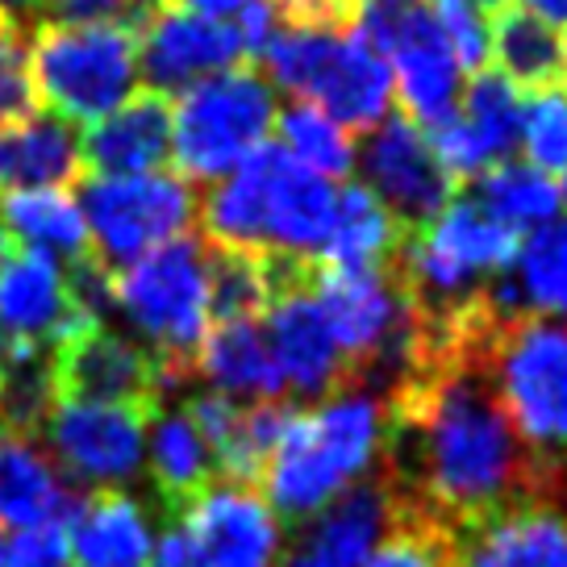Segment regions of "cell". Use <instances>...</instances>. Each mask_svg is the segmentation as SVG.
<instances>
[{
    "mask_svg": "<svg viewBox=\"0 0 567 567\" xmlns=\"http://www.w3.org/2000/svg\"><path fill=\"white\" fill-rule=\"evenodd\" d=\"M338 184L297 163L280 142H264L226 179L196 196L205 243L318 259L330 234Z\"/></svg>",
    "mask_w": 567,
    "mask_h": 567,
    "instance_id": "1",
    "label": "cell"
},
{
    "mask_svg": "<svg viewBox=\"0 0 567 567\" xmlns=\"http://www.w3.org/2000/svg\"><path fill=\"white\" fill-rule=\"evenodd\" d=\"M380 451V401L372 392H338L321 405L292 409L264 467V501L284 526H305L354 480L372 472Z\"/></svg>",
    "mask_w": 567,
    "mask_h": 567,
    "instance_id": "2",
    "label": "cell"
},
{
    "mask_svg": "<svg viewBox=\"0 0 567 567\" xmlns=\"http://www.w3.org/2000/svg\"><path fill=\"white\" fill-rule=\"evenodd\" d=\"M113 309H122L155 354L167 389H184L196 375V351L209 334V271L196 234L172 238L113 267Z\"/></svg>",
    "mask_w": 567,
    "mask_h": 567,
    "instance_id": "3",
    "label": "cell"
},
{
    "mask_svg": "<svg viewBox=\"0 0 567 567\" xmlns=\"http://www.w3.org/2000/svg\"><path fill=\"white\" fill-rule=\"evenodd\" d=\"M267 84L321 109L347 134H372L389 117L392 68L380 54L334 25H284L264 51Z\"/></svg>",
    "mask_w": 567,
    "mask_h": 567,
    "instance_id": "4",
    "label": "cell"
},
{
    "mask_svg": "<svg viewBox=\"0 0 567 567\" xmlns=\"http://www.w3.org/2000/svg\"><path fill=\"white\" fill-rule=\"evenodd\" d=\"M276 113H280L276 92L264 71L250 63H238L179 92L172 101L176 176L193 188H209L217 179H226L250 151L271 142Z\"/></svg>",
    "mask_w": 567,
    "mask_h": 567,
    "instance_id": "5",
    "label": "cell"
},
{
    "mask_svg": "<svg viewBox=\"0 0 567 567\" xmlns=\"http://www.w3.org/2000/svg\"><path fill=\"white\" fill-rule=\"evenodd\" d=\"M30 71L38 105L68 125H96L138 80V30L130 25H34Z\"/></svg>",
    "mask_w": 567,
    "mask_h": 567,
    "instance_id": "6",
    "label": "cell"
},
{
    "mask_svg": "<svg viewBox=\"0 0 567 567\" xmlns=\"http://www.w3.org/2000/svg\"><path fill=\"white\" fill-rule=\"evenodd\" d=\"M488 372L501 405L534 455L564 467L567 455V326L522 313L488 334Z\"/></svg>",
    "mask_w": 567,
    "mask_h": 567,
    "instance_id": "7",
    "label": "cell"
},
{
    "mask_svg": "<svg viewBox=\"0 0 567 567\" xmlns=\"http://www.w3.org/2000/svg\"><path fill=\"white\" fill-rule=\"evenodd\" d=\"M80 213L96 255L109 267H125L146 250L188 234L196 221V188L184 184L176 172L84 176Z\"/></svg>",
    "mask_w": 567,
    "mask_h": 567,
    "instance_id": "8",
    "label": "cell"
},
{
    "mask_svg": "<svg viewBox=\"0 0 567 567\" xmlns=\"http://www.w3.org/2000/svg\"><path fill=\"white\" fill-rule=\"evenodd\" d=\"M159 413V409H155ZM155 413L125 405L59 401L42 425L47 455L63 480L92 488H122L146 467V425Z\"/></svg>",
    "mask_w": 567,
    "mask_h": 567,
    "instance_id": "9",
    "label": "cell"
},
{
    "mask_svg": "<svg viewBox=\"0 0 567 567\" xmlns=\"http://www.w3.org/2000/svg\"><path fill=\"white\" fill-rule=\"evenodd\" d=\"M54 389L59 401L125 405L155 413L163 409L167 380L155 354L134 338L109 330L105 321H84L63 342H54Z\"/></svg>",
    "mask_w": 567,
    "mask_h": 567,
    "instance_id": "10",
    "label": "cell"
},
{
    "mask_svg": "<svg viewBox=\"0 0 567 567\" xmlns=\"http://www.w3.org/2000/svg\"><path fill=\"white\" fill-rule=\"evenodd\" d=\"M363 188L396 217L405 234L430 226L455 196V179L434 159L430 142L409 117H384L363 151Z\"/></svg>",
    "mask_w": 567,
    "mask_h": 567,
    "instance_id": "11",
    "label": "cell"
},
{
    "mask_svg": "<svg viewBox=\"0 0 567 567\" xmlns=\"http://www.w3.org/2000/svg\"><path fill=\"white\" fill-rule=\"evenodd\" d=\"M243 63V47L234 25L213 18H196L184 9L159 4L155 13H146L138 30V71L146 89L172 96L188 92L193 84L221 75Z\"/></svg>",
    "mask_w": 567,
    "mask_h": 567,
    "instance_id": "12",
    "label": "cell"
},
{
    "mask_svg": "<svg viewBox=\"0 0 567 567\" xmlns=\"http://www.w3.org/2000/svg\"><path fill=\"white\" fill-rule=\"evenodd\" d=\"M313 280V276H309ZM267 342L280 363L284 392L301 396L305 405H321L338 392H351V375H347V359L338 351L330 326L321 318L318 301L309 292V284L284 292L267 305Z\"/></svg>",
    "mask_w": 567,
    "mask_h": 567,
    "instance_id": "13",
    "label": "cell"
},
{
    "mask_svg": "<svg viewBox=\"0 0 567 567\" xmlns=\"http://www.w3.org/2000/svg\"><path fill=\"white\" fill-rule=\"evenodd\" d=\"M176 522L205 550L209 567H267L280 550V522L247 484L213 480Z\"/></svg>",
    "mask_w": 567,
    "mask_h": 567,
    "instance_id": "14",
    "label": "cell"
},
{
    "mask_svg": "<svg viewBox=\"0 0 567 567\" xmlns=\"http://www.w3.org/2000/svg\"><path fill=\"white\" fill-rule=\"evenodd\" d=\"M84 176H146L172 159V96L130 92L80 138Z\"/></svg>",
    "mask_w": 567,
    "mask_h": 567,
    "instance_id": "15",
    "label": "cell"
},
{
    "mask_svg": "<svg viewBox=\"0 0 567 567\" xmlns=\"http://www.w3.org/2000/svg\"><path fill=\"white\" fill-rule=\"evenodd\" d=\"M84 321L92 318L71 301L63 264L42 250H18V259L0 276V330L21 342L54 347Z\"/></svg>",
    "mask_w": 567,
    "mask_h": 567,
    "instance_id": "16",
    "label": "cell"
},
{
    "mask_svg": "<svg viewBox=\"0 0 567 567\" xmlns=\"http://www.w3.org/2000/svg\"><path fill=\"white\" fill-rule=\"evenodd\" d=\"M389 526V493L380 476L354 480L321 514L305 522L301 538L288 547V567H363Z\"/></svg>",
    "mask_w": 567,
    "mask_h": 567,
    "instance_id": "17",
    "label": "cell"
},
{
    "mask_svg": "<svg viewBox=\"0 0 567 567\" xmlns=\"http://www.w3.org/2000/svg\"><path fill=\"white\" fill-rule=\"evenodd\" d=\"M488 59L522 92H567V25L526 9L522 0H496L484 13Z\"/></svg>",
    "mask_w": 567,
    "mask_h": 567,
    "instance_id": "18",
    "label": "cell"
},
{
    "mask_svg": "<svg viewBox=\"0 0 567 567\" xmlns=\"http://www.w3.org/2000/svg\"><path fill=\"white\" fill-rule=\"evenodd\" d=\"M389 59L396 63L401 117H409L422 134H434L439 125H446L455 117L463 92V71L455 63V54H451V47H446L434 13L417 30H409L392 47Z\"/></svg>",
    "mask_w": 567,
    "mask_h": 567,
    "instance_id": "19",
    "label": "cell"
},
{
    "mask_svg": "<svg viewBox=\"0 0 567 567\" xmlns=\"http://www.w3.org/2000/svg\"><path fill=\"white\" fill-rule=\"evenodd\" d=\"M84 493H75L59 476L51 455L30 439L0 434V526L38 530V526H71Z\"/></svg>",
    "mask_w": 567,
    "mask_h": 567,
    "instance_id": "20",
    "label": "cell"
},
{
    "mask_svg": "<svg viewBox=\"0 0 567 567\" xmlns=\"http://www.w3.org/2000/svg\"><path fill=\"white\" fill-rule=\"evenodd\" d=\"M84 179L80 134L54 113L0 125V196L18 188H68Z\"/></svg>",
    "mask_w": 567,
    "mask_h": 567,
    "instance_id": "21",
    "label": "cell"
},
{
    "mask_svg": "<svg viewBox=\"0 0 567 567\" xmlns=\"http://www.w3.org/2000/svg\"><path fill=\"white\" fill-rule=\"evenodd\" d=\"M460 567H567V514L526 505L460 538Z\"/></svg>",
    "mask_w": 567,
    "mask_h": 567,
    "instance_id": "22",
    "label": "cell"
},
{
    "mask_svg": "<svg viewBox=\"0 0 567 567\" xmlns=\"http://www.w3.org/2000/svg\"><path fill=\"white\" fill-rule=\"evenodd\" d=\"M68 543L80 567H142L151 555V517L125 488H96L71 517Z\"/></svg>",
    "mask_w": 567,
    "mask_h": 567,
    "instance_id": "23",
    "label": "cell"
},
{
    "mask_svg": "<svg viewBox=\"0 0 567 567\" xmlns=\"http://www.w3.org/2000/svg\"><path fill=\"white\" fill-rule=\"evenodd\" d=\"M196 375H205L213 389L234 401H284V375L271 354L259 321H226L209 326V334L196 351Z\"/></svg>",
    "mask_w": 567,
    "mask_h": 567,
    "instance_id": "24",
    "label": "cell"
},
{
    "mask_svg": "<svg viewBox=\"0 0 567 567\" xmlns=\"http://www.w3.org/2000/svg\"><path fill=\"white\" fill-rule=\"evenodd\" d=\"M146 467L151 484L159 493V505L167 517H179L188 501L200 496L217 476L209 446L200 443L196 425L184 417V409H159L146 425Z\"/></svg>",
    "mask_w": 567,
    "mask_h": 567,
    "instance_id": "25",
    "label": "cell"
},
{
    "mask_svg": "<svg viewBox=\"0 0 567 567\" xmlns=\"http://www.w3.org/2000/svg\"><path fill=\"white\" fill-rule=\"evenodd\" d=\"M405 243V230L396 226L380 200H375L363 184H342L334 193V217H330V234L321 243V255L313 264L334 267H389L396 250Z\"/></svg>",
    "mask_w": 567,
    "mask_h": 567,
    "instance_id": "26",
    "label": "cell"
},
{
    "mask_svg": "<svg viewBox=\"0 0 567 567\" xmlns=\"http://www.w3.org/2000/svg\"><path fill=\"white\" fill-rule=\"evenodd\" d=\"M0 221L9 226L13 238H25L30 250H42L63 264H80L96 255L84 226L80 200L68 188H18L0 196Z\"/></svg>",
    "mask_w": 567,
    "mask_h": 567,
    "instance_id": "27",
    "label": "cell"
},
{
    "mask_svg": "<svg viewBox=\"0 0 567 567\" xmlns=\"http://www.w3.org/2000/svg\"><path fill=\"white\" fill-rule=\"evenodd\" d=\"M460 188L493 221H501L505 230L514 234L543 230V226L555 221V213H559V188H555V179L543 176L530 163L501 159L493 167H484L476 179L460 184Z\"/></svg>",
    "mask_w": 567,
    "mask_h": 567,
    "instance_id": "28",
    "label": "cell"
},
{
    "mask_svg": "<svg viewBox=\"0 0 567 567\" xmlns=\"http://www.w3.org/2000/svg\"><path fill=\"white\" fill-rule=\"evenodd\" d=\"M517 297L534 318H567V221H550L543 230H534L514 267H509Z\"/></svg>",
    "mask_w": 567,
    "mask_h": 567,
    "instance_id": "29",
    "label": "cell"
},
{
    "mask_svg": "<svg viewBox=\"0 0 567 567\" xmlns=\"http://www.w3.org/2000/svg\"><path fill=\"white\" fill-rule=\"evenodd\" d=\"M276 134H280L284 151L297 163H305L309 172H318L321 179H330V184L351 179L354 163H359L354 138L342 125L330 122L321 109L305 105V101L288 105L284 113H276Z\"/></svg>",
    "mask_w": 567,
    "mask_h": 567,
    "instance_id": "30",
    "label": "cell"
},
{
    "mask_svg": "<svg viewBox=\"0 0 567 567\" xmlns=\"http://www.w3.org/2000/svg\"><path fill=\"white\" fill-rule=\"evenodd\" d=\"M363 567H460V534L389 501V526Z\"/></svg>",
    "mask_w": 567,
    "mask_h": 567,
    "instance_id": "31",
    "label": "cell"
},
{
    "mask_svg": "<svg viewBox=\"0 0 567 567\" xmlns=\"http://www.w3.org/2000/svg\"><path fill=\"white\" fill-rule=\"evenodd\" d=\"M460 117L484 142L488 159H509L522 138V92L501 71L484 68L467 75V89L460 92Z\"/></svg>",
    "mask_w": 567,
    "mask_h": 567,
    "instance_id": "32",
    "label": "cell"
},
{
    "mask_svg": "<svg viewBox=\"0 0 567 567\" xmlns=\"http://www.w3.org/2000/svg\"><path fill=\"white\" fill-rule=\"evenodd\" d=\"M526 163L543 176L567 172V92H530L522 101V138Z\"/></svg>",
    "mask_w": 567,
    "mask_h": 567,
    "instance_id": "33",
    "label": "cell"
},
{
    "mask_svg": "<svg viewBox=\"0 0 567 567\" xmlns=\"http://www.w3.org/2000/svg\"><path fill=\"white\" fill-rule=\"evenodd\" d=\"M42 113L30 71V30L0 21V125L25 122Z\"/></svg>",
    "mask_w": 567,
    "mask_h": 567,
    "instance_id": "34",
    "label": "cell"
},
{
    "mask_svg": "<svg viewBox=\"0 0 567 567\" xmlns=\"http://www.w3.org/2000/svg\"><path fill=\"white\" fill-rule=\"evenodd\" d=\"M4 567H75L68 543V526H38V530H18L0 555Z\"/></svg>",
    "mask_w": 567,
    "mask_h": 567,
    "instance_id": "35",
    "label": "cell"
},
{
    "mask_svg": "<svg viewBox=\"0 0 567 567\" xmlns=\"http://www.w3.org/2000/svg\"><path fill=\"white\" fill-rule=\"evenodd\" d=\"M155 567H209V559H205V550L193 543V534L176 522V526H167L163 538L155 543Z\"/></svg>",
    "mask_w": 567,
    "mask_h": 567,
    "instance_id": "36",
    "label": "cell"
},
{
    "mask_svg": "<svg viewBox=\"0 0 567 567\" xmlns=\"http://www.w3.org/2000/svg\"><path fill=\"white\" fill-rule=\"evenodd\" d=\"M167 9H184V13H196V18H234V13H243L250 0H163Z\"/></svg>",
    "mask_w": 567,
    "mask_h": 567,
    "instance_id": "37",
    "label": "cell"
},
{
    "mask_svg": "<svg viewBox=\"0 0 567 567\" xmlns=\"http://www.w3.org/2000/svg\"><path fill=\"white\" fill-rule=\"evenodd\" d=\"M42 4L47 0H0V18L21 25V30H34L42 21Z\"/></svg>",
    "mask_w": 567,
    "mask_h": 567,
    "instance_id": "38",
    "label": "cell"
},
{
    "mask_svg": "<svg viewBox=\"0 0 567 567\" xmlns=\"http://www.w3.org/2000/svg\"><path fill=\"white\" fill-rule=\"evenodd\" d=\"M522 4L534 9V13H543V18L559 21V25L567 21V0H522Z\"/></svg>",
    "mask_w": 567,
    "mask_h": 567,
    "instance_id": "39",
    "label": "cell"
},
{
    "mask_svg": "<svg viewBox=\"0 0 567 567\" xmlns=\"http://www.w3.org/2000/svg\"><path fill=\"white\" fill-rule=\"evenodd\" d=\"M18 259V238L9 234V226L0 221V276H4V267Z\"/></svg>",
    "mask_w": 567,
    "mask_h": 567,
    "instance_id": "40",
    "label": "cell"
},
{
    "mask_svg": "<svg viewBox=\"0 0 567 567\" xmlns=\"http://www.w3.org/2000/svg\"><path fill=\"white\" fill-rule=\"evenodd\" d=\"M9 354H13V338L0 330V380H4V368H9Z\"/></svg>",
    "mask_w": 567,
    "mask_h": 567,
    "instance_id": "41",
    "label": "cell"
},
{
    "mask_svg": "<svg viewBox=\"0 0 567 567\" xmlns=\"http://www.w3.org/2000/svg\"><path fill=\"white\" fill-rule=\"evenodd\" d=\"M134 4H138V9H146V13H155L163 0H134Z\"/></svg>",
    "mask_w": 567,
    "mask_h": 567,
    "instance_id": "42",
    "label": "cell"
},
{
    "mask_svg": "<svg viewBox=\"0 0 567 567\" xmlns=\"http://www.w3.org/2000/svg\"><path fill=\"white\" fill-rule=\"evenodd\" d=\"M472 4H476V9H480V13H488V9H493V4H496V0H472Z\"/></svg>",
    "mask_w": 567,
    "mask_h": 567,
    "instance_id": "43",
    "label": "cell"
},
{
    "mask_svg": "<svg viewBox=\"0 0 567 567\" xmlns=\"http://www.w3.org/2000/svg\"><path fill=\"white\" fill-rule=\"evenodd\" d=\"M559 205H567V172H564V188H559Z\"/></svg>",
    "mask_w": 567,
    "mask_h": 567,
    "instance_id": "44",
    "label": "cell"
},
{
    "mask_svg": "<svg viewBox=\"0 0 567 567\" xmlns=\"http://www.w3.org/2000/svg\"><path fill=\"white\" fill-rule=\"evenodd\" d=\"M0 555H4V547H0ZM0 567H4V564H0Z\"/></svg>",
    "mask_w": 567,
    "mask_h": 567,
    "instance_id": "45",
    "label": "cell"
},
{
    "mask_svg": "<svg viewBox=\"0 0 567 567\" xmlns=\"http://www.w3.org/2000/svg\"><path fill=\"white\" fill-rule=\"evenodd\" d=\"M0 21H4V18H0Z\"/></svg>",
    "mask_w": 567,
    "mask_h": 567,
    "instance_id": "46",
    "label": "cell"
}]
</instances>
